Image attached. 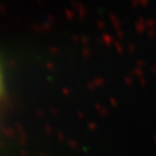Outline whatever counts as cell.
Instances as JSON below:
<instances>
[{"label":"cell","mask_w":156,"mask_h":156,"mask_svg":"<svg viewBox=\"0 0 156 156\" xmlns=\"http://www.w3.org/2000/svg\"><path fill=\"white\" fill-rule=\"evenodd\" d=\"M4 90V79H2V72H1V67H0V96L2 94Z\"/></svg>","instance_id":"1"}]
</instances>
